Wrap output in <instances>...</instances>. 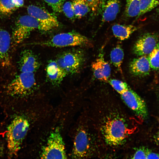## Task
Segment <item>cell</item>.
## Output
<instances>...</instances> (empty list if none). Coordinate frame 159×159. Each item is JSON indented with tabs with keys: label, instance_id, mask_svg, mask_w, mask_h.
<instances>
[{
	"label": "cell",
	"instance_id": "obj_1",
	"mask_svg": "<svg viewBox=\"0 0 159 159\" xmlns=\"http://www.w3.org/2000/svg\"><path fill=\"white\" fill-rule=\"evenodd\" d=\"M94 100L85 109L88 117L110 156L132 147L137 131V117L122 102Z\"/></svg>",
	"mask_w": 159,
	"mask_h": 159
},
{
	"label": "cell",
	"instance_id": "obj_2",
	"mask_svg": "<svg viewBox=\"0 0 159 159\" xmlns=\"http://www.w3.org/2000/svg\"><path fill=\"white\" fill-rule=\"evenodd\" d=\"M76 128L71 153L72 158H104L108 157L85 110Z\"/></svg>",
	"mask_w": 159,
	"mask_h": 159
},
{
	"label": "cell",
	"instance_id": "obj_3",
	"mask_svg": "<svg viewBox=\"0 0 159 159\" xmlns=\"http://www.w3.org/2000/svg\"><path fill=\"white\" fill-rule=\"evenodd\" d=\"M30 120L24 115L16 116L7 128L6 138L10 157L17 155L29 131Z\"/></svg>",
	"mask_w": 159,
	"mask_h": 159
},
{
	"label": "cell",
	"instance_id": "obj_4",
	"mask_svg": "<svg viewBox=\"0 0 159 159\" xmlns=\"http://www.w3.org/2000/svg\"><path fill=\"white\" fill-rule=\"evenodd\" d=\"M34 44L43 47H56L92 46L91 41L87 37L73 31L58 34L48 40Z\"/></svg>",
	"mask_w": 159,
	"mask_h": 159
},
{
	"label": "cell",
	"instance_id": "obj_5",
	"mask_svg": "<svg viewBox=\"0 0 159 159\" xmlns=\"http://www.w3.org/2000/svg\"><path fill=\"white\" fill-rule=\"evenodd\" d=\"M36 87L34 73L20 72L8 85L6 92L12 97H24L33 93Z\"/></svg>",
	"mask_w": 159,
	"mask_h": 159
},
{
	"label": "cell",
	"instance_id": "obj_6",
	"mask_svg": "<svg viewBox=\"0 0 159 159\" xmlns=\"http://www.w3.org/2000/svg\"><path fill=\"white\" fill-rule=\"evenodd\" d=\"M41 152L40 156L42 159L67 158L65 144L59 127H56L50 132Z\"/></svg>",
	"mask_w": 159,
	"mask_h": 159
},
{
	"label": "cell",
	"instance_id": "obj_7",
	"mask_svg": "<svg viewBox=\"0 0 159 159\" xmlns=\"http://www.w3.org/2000/svg\"><path fill=\"white\" fill-rule=\"evenodd\" d=\"M66 76L77 73L85 60V54L80 49H72L63 52L55 60Z\"/></svg>",
	"mask_w": 159,
	"mask_h": 159
},
{
	"label": "cell",
	"instance_id": "obj_8",
	"mask_svg": "<svg viewBox=\"0 0 159 159\" xmlns=\"http://www.w3.org/2000/svg\"><path fill=\"white\" fill-rule=\"evenodd\" d=\"M40 30L41 25L39 21L29 15L20 16L17 20L13 32L12 39L14 44L22 42L30 35L33 30Z\"/></svg>",
	"mask_w": 159,
	"mask_h": 159
},
{
	"label": "cell",
	"instance_id": "obj_9",
	"mask_svg": "<svg viewBox=\"0 0 159 159\" xmlns=\"http://www.w3.org/2000/svg\"><path fill=\"white\" fill-rule=\"evenodd\" d=\"M27 11L29 15L39 22L41 31L47 32L58 27L59 25L57 17L43 8L32 5L27 7Z\"/></svg>",
	"mask_w": 159,
	"mask_h": 159
},
{
	"label": "cell",
	"instance_id": "obj_10",
	"mask_svg": "<svg viewBox=\"0 0 159 159\" xmlns=\"http://www.w3.org/2000/svg\"><path fill=\"white\" fill-rule=\"evenodd\" d=\"M159 41V35L153 32L145 33L140 36L133 47V53L141 56L148 55Z\"/></svg>",
	"mask_w": 159,
	"mask_h": 159
},
{
	"label": "cell",
	"instance_id": "obj_11",
	"mask_svg": "<svg viewBox=\"0 0 159 159\" xmlns=\"http://www.w3.org/2000/svg\"><path fill=\"white\" fill-rule=\"evenodd\" d=\"M120 0H101L98 12L101 16L102 23L114 20L119 13Z\"/></svg>",
	"mask_w": 159,
	"mask_h": 159
},
{
	"label": "cell",
	"instance_id": "obj_12",
	"mask_svg": "<svg viewBox=\"0 0 159 159\" xmlns=\"http://www.w3.org/2000/svg\"><path fill=\"white\" fill-rule=\"evenodd\" d=\"M40 65L38 57L32 51L26 49L21 52L19 61L20 72L34 73L39 69Z\"/></svg>",
	"mask_w": 159,
	"mask_h": 159
},
{
	"label": "cell",
	"instance_id": "obj_13",
	"mask_svg": "<svg viewBox=\"0 0 159 159\" xmlns=\"http://www.w3.org/2000/svg\"><path fill=\"white\" fill-rule=\"evenodd\" d=\"M91 67L96 78L103 82L108 81L110 75L111 68L109 64L105 60L102 52L92 63Z\"/></svg>",
	"mask_w": 159,
	"mask_h": 159
},
{
	"label": "cell",
	"instance_id": "obj_14",
	"mask_svg": "<svg viewBox=\"0 0 159 159\" xmlns=\"http://www.w3.org/2000/svg\"><path fill=\"white\" fill-rule=\"evenodd\" d=\"M150 68L148 57L146 55L140 56L133 59L129 65L130 73L135 76L139 77L148 75Z\"/></svg>",
	"mask_w": 159,
	"mask_h": 159
},
{
	"label": "cell",
	"instance_id": "obj_15",
	"mask_svg": "<svg viewBox=\"0 0 159 159\" xmlns=\"http://www.w3.org/2000/svg\"><path fill=\"white\" fill-rule=\"evenodd\" d=\"M10 42L9 33L0 27V63L4 67H7L10 65L9 50Z\"/></svg>",
	"mask_w": 159,
	"mask_h": 159
},
{
	"label": "cell",
	"instance_id": "obj_16",
	"mask_svg": "<svg viewBox=\"0 0 159 159\" xmlns=\"http://www.w3.org/2000/svg\"><path fill=\"white\" fill-rule=\"evenodd\" d=\"M46 72L47 80L55 86H59L66 76L55 60H51L49 61L46 68Z\"/></svg>",
	"mask_w": 159,
	"mask_h": 159
},
{
	"label": "cell",
	"instance_id": "obj_17",
	"mask_svg": "<svg viewBox=\"0 0 159 159\" xmlns=\"http://www.w3.org/2000/svg\"><path fill=\"white\" fill-rule=\"evenodd\" d=\"M138 28L132 25L116 24L112 26V30L114 35L120 40L128 39Z\"/></svg>",
	"mask_w": 159,
	"mask_h": 159
},
{
	"label": "cell",
	"instance_id": "obj_18",
	"mask_svg": "<svg viewBox=\"0 0 159 159\" xmlns=\"http://www.w3.org/2000/svg\"><path fill=\"white\" fill-rule=\"evenodd\" d=\"M72 3L76 18H81L91 11L86 0H73Z\"/></svg>",
	"mask_w": 159,
	"mask_h": 159
},
{
	"label": "cell",
	"instance_id": "obj_19",
	"mask_svg": "<svg viewBox=\"0 0 159 159\" xmlns=\"http://www.w3.org/2000/svg\"><path fill=\"white\" fill-rule=\"evenodd\" d=\"M124 56L123 51L119 45L114 48L111 52L110 58L111 62L121 74L122 73L121 66Z\"/></svg>",
	"mask_w": 159,
	"mask_h": 159
},
{
	"label": "cell",
	"instance_id": "obj_20",
	"mask_svg": "<svg viewBox=\"0 0 159 159\" xmlns=\"http://www.w3.org/2000/svg\"><path fill=\"white\" fill-rule=\"evenodd\" d=\"M140 0H127L125 10V16L128 18L137 16L140 12Z\"/></svg>",
	"mask_w": 159,
	"mask_h": 159
},
{
	"label": "cell",
	"instance_id": "obj_21",
	"mask_svg": "<svg viewBox=\"0 0 159 159\" xmlns=\"http://www.w3.org/2000/svg\"><path fill=\"white\" fill-rule=\"evenodd\" d=\"M159 4V0H140V12L137 17L150 11Z\"/></svg>",
	"mask_w": 159,
	"mask_h": 159
},
{
	"label": "cell",
	"instance_id": "obj_22",
	"mask_svg": "<svg viewBox=\"0 0 159 159\" xmlns=\"http://www.w3.org/2000/svg\"><path fill=\"white\" fill-rule=\"evenodd\" d=\"M151 68L159 69V41L148 56Z\"/></svg>",
	"mask_w": 159,
	"mask_h": 159
},
{
	"label": "cell",
	"instance_id": "obj_23",
	"mask_svg": "<svg viewBox=\"0 0 159 159\" xmlns=\"http://www.w3.org/2000/svg\"><path fill=\"white\" fill-rule=\"evenodd\" d=\"M17 8L12 0H0V14L8 15Z\"/></svg>",
	"mask_w": 159,
	"mask_h": 159
},
{
	"label": "cell",
	"instance_id": "obj_24",
	"mask_svg": "<svg viewBox=\"0 0 159 159\" xmlns=\"http://www.w3.org/2000/svg\"><path fill=\"white\" fill-rule=\"evenodd\" d=\"M133 152L128 157L132 159H147V155L150 151L147 148L141 146L133 148Z\"/></svg>",
	"mask_w": 159,
	"mask_h": 159
},
{
	"label": "cell",
	"instance_id": "obj_25",
	"mask_svg": "<svg viewBox=\"0 0 159 159\" xmlns=\"http://www.w3.org/2000/svg\"><path fill=\"white\" fill-rule=\"evenodd\" d=\"M109 83L120 95L129 88L126 83L116 79L110 80L109 81Z\"/></svg>",
	"mask_w": 159,
	"mask_h": 159
},
{
	"label": "cell",
	"instance_id": "obj_26",
	"mask_svg": "<svg viewBox=\"0 0 159 159\" xmlns=\"http://www.w3.org/2000/svg\"><path fill=\"white\" fill-rule=\"evenodd\" d=\"M43 0L51 7L54 11L60 13L62 11V6L66 0Z\"/></svg>",
	"mask_w": 159,
	"mask_h": 159
},
{
	"label": "cell",
	"instance_id": "obj_27",
	"mask_svg": "<svg viewBox=\"0 0 159 159\" xmlns=\"http://www.w3.org/2000/svg\"><path fill=\"white\" fill-rule=\"evenodd\" d=\"M62 11L68 18L72 20L76 18L72 2L68 1L64 2L62 6Z\"/></svg>",
	"mask_w": 159,
	"mask_h": 159
},
{
	"label": "cell",
	"instance_id": "obj_28",
	"mask_svg": "<svg viewBox=\"0 0 159 159\" xmlns=\"http://www.w3.org/2000/svg\"><path fill=\"white\" fill-rule=\"evenodd\" d=\"M101 0H86L91 11L94 14L98 12Z\"/></svg>",
	"mask_w": 159,
	"mask_h": 159
},
{
	"label": "cell",
	"instance_id": "obj_29",
	"mask_svg": "<svg viewBox=\"0 0 159 159\" xmlns=\"http://www.w3.org/2000/svg\"><path fill=\"white\" fill-rule=\"evenodd\" d=\"M147 159H159V155L155 153H152L150 150L147 155Z\"/></svg>",
	"mask_w": 159,
	"mask_h": 159
},
{
	"label": "cell",
	"instance_id": "obj_30",
	"mask_svg": "<svg viewBox=\"0 0 159 159\" xmlns=\"http://www.w3.org/2000/svg\"><path fill=\"white\" fill-rule=\"evenodd\" d=\"M12 1L16 8L21 7L24 4V0H12Z\"/></svg>",
	"mask_w": 159,
	"mask_h": 159
},
{
	"label": "cell",
	"instance_id": "obj_31",
	"mask_svg": "<svg viewBox=\"0 0 159 159\" xmlns=\"http://www.w3.org/2000/svg\"><path fill=\"white\" fill-rule=\"evenodd\" d=\"M2 148L1 147L0 145V156H1L2 154Z\"/></svg>",
	"mask_w": 159,
	"mask_h": 159
},
{
	"label": "cell",
	"instance_id": "obj_32",
	"mask_svg": "<svg viewBox=\"0 0 159 159\" xmlns=\"http://www.w3.org/2000/svg\"><path fill=\"white\" fill-rule=\"evenodd\" d=\"M158 140L159 141V134L158 135Z\"/></svg>",
	"mask_w": 159,
	"mask_h": 159
}]
</instances>
